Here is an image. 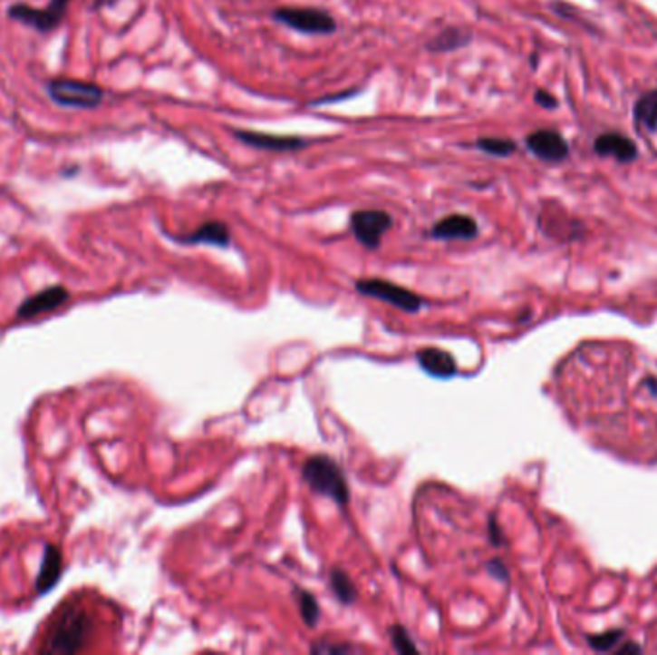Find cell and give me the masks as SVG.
<instances>
[{
	"label": "cell",
	"mask_w": 657,
	"mask_h": 655,
	"mask_svg": "<svg viewBox=\"0 0 657 655\" xmlns=\"http://www.w3.org/2000/svg\"><path fill=\"white\" fill-rule=\"evenodd\" d=\"M92 632V619L77 605L63 608L54 625L48 629L44 642L41 646L43 653H77L82 651Z\"/></svg>",
	"instance_id": "6da1fadb"
},
{
	"label": "cell",
	"mask_w": 657,
	"mask_h": 655,
	"mask_svg": "<svg viewBox=\"0 0 657 655\" xmlns=\"http://www.w3.org/2000/svg\"><path fill=\"white\" fill-rule=\"evenodd\" d=\"M302 477L314 493L331 498L344 507L350 500V488L343 469L329 455H312L302 467Z\"/></svg>",
	"instance_id": "7a4b0ae2"
},
{
	"label": "cell",
	"mask_w": 657,
	"mask_h": 655,
	"mask_svg": "<svg viewBox=\"0 0 657 655\" xmlns=\"http://www.w3.org/2000/svg\"><path fill=\"white\" fill-rule=\"evenodd\" d=\"M274 20L298 33H304V35H331V33L336 31V22L333 15L319 8H277L274 12Z\"/></svg>",
	"instance_id": "3957f363"
},
{
	"label": "cell",
	"mask_w": 657,
	"mask_h": 655,
	"mask_svg": "<svg viewBox=\"0 0 657 655\" xmlns=\"http://www.w3.org/2000/svg\"><path fill=\"white\" fill-rule=\"evenodd\" d=\"M48 96L60 106L66 108H83L92 110L102 103L104 93L99 85L85 83L77 79H53L46 85Z\"/></svg>",
	"instance_id": "277c9868"
},
{
	"label": "cell",
	"mask_w": 657,
	"mask_h": 655,
	"mask_svg": "<svg viewBox=\"0 0 657 655\" xmlns=\"http://www.w3.org/2000/svg\"><path fill=\"white\" fill-rule=\"evenodd\" d=\"M356 290L365 294V297H372V298H377V300H382L387 302L398 309H402V312H408V314H415L420 312L421 306H423V300L418 297V294L400 287L396 283H391V281H384V279H362V281H356Z\"/></svg>",
	"instance_id": "5b68a950"
},
{
	"label": "cell",
	"mask_w": 657,
	"mask_h": 655,
	"mask_svg": "<svg viewBox=\"0 0 657 655\" xmlns=\"http://www.w3.org/2000/svg\"><path fill=\"white\" fill-rule=\"evenodd\" d=\"M392 227V218L382 210H358L350 218V229L356 240L365 249L375 250L381 247L382 237Z\"/></svg>",
	"instance_id": "8992f818"
},
{
	"label": "cell",
	"mask_w": 657,
	"mask_h": 655,
	"mask_svg": "<svg viewBox=\"0 0 657 655\" xmlns=\"http://www.w3.org/2000/svg\"><path fill=\"white\" fill-rule=\"evenodd\" d=\"M72 0H51L46 8H31L27 5H14L8 8V15L15 22H22L27 27H34L39 33H48L60 25L66 15Z\"/></svg>",
	"instance_id": "52a82bcc"
},
{
	"label": "cell",
	"mask_w": 657,
	"mask_h": 655,
	"mask_svg": "<svg viewBox=\"0 0 657 655\" xmlns=\"http://www.w3.org/2000/svg\"><path fill=\"white\" fill-rule=\"evenodd\" d=\"M235 137L240 142H245L246 146H252V149L267 152H295L306 149L310 144L308 139L295 135H274V133H262V131H246V129H237Z\"/></svg>",
	"instance_id": "ba28073f"
},
{
	"label": "cell",
	"mask_w": 657,
	"mask_h": 655,
	"mask_svg": "<svg viewBox=\"0 0 657 655\" xmlns=\"http://www.w3.org/2000/svg\"><path fill=\"white\" fill-rule=\"evenodd\" d=\"M527 149L544 161H564L569 158V142L554 129H538L527 137Z\"/></svg>",
	"instance_id": "9c48e42d"
},
{
	"label": "cell",
	"mask_w": 657,
	"mask_h": 655,
	"mask_svg": "<svg viewBox=\"0 0 657 655\" xmlns=\"http://www.w3.org/2000/svg\"><path fill=\"white\" fill-rule=\"evenodd\" d=\"M68 300H70V292L62 285H54L34 294V297L25 298L15 314H18L20 319H34L41 314L53 312V309L63 306Z\"/></svg>",
	"instance_id": "30bf717a"
},
{
	"label": "cell",
	"mask_w": 657,
	"mask_h": 655,
	"mask_svg": "<svg viewBox=\"0 0 657 655\" xmlns=\"http://www.w3.org/2000/svg\"><path fill=\"white\" fill-rule=\"evenodd\" d=\"M478 235V225L471 216L454 214L437 221L430 229V237L439 240H471Z\"/></svg>",
	"instance_id": "8fae6325"
},
{
	"label": "cell",
	"mask_w": 657,
	"mask_h": 655,
	"mask_svg": "<svg viewBox=\"0 0 657 655\" xmlns=\"http://www.w3.org/2000/svg\"><path fill=\"white\" fill-rule=\"evenodd\" d=\"M594 152L598 156H612L621 163H631L638 158V146L627 135L610 131V133H602L594 141Z\"/></svg>",
	"instance_id": "7c38bea8"
},
{
	"label": "cell",
	"mask_w": 657,
	"mask_h": 655,
	"mask_svg": "<svg viewBox=\"0 0 657 655\" xmlns=\"http://www.w3.org/2000/svg\"><path fill=\"white\" fill-rule=\"evenodd\" d=\"M420 366L437 379H450L458 373V364L450 352L442 348H423L418 352Z\"/></svg>",
	"instance_id": "4fadbf2b"
},
{
	"label": "cell",
	"mask_w": 657,
	"mask_h": 655,
	"mask_svg": "<svg viewBox=\"0 0 657 655\" xmlns=\"http://www.w3.org/2000/svg\"><path fill=\"white\" fill-rule=\"evenodd\" d=\"M178 240L185 244H212V247L226 249L231 244V231L223 221H206L197 231L178 237Z\"/></svg>",
	"instance_id": "5bb4252c"
},
{
	"label": "cell",
	"mask_w": 657,
	"mask_h": 655,
	"mask_svg": "<svg viewBox=\"0 0 657 655\" xmlns=\"http://www.w3.org/2000/svg\"><path fill=\"white\" fill-rule=\"evenodd\" d=\"M62 569H63V563H62L60 548H56L54 544H48L44 548L43 563H41L37 582H35V588H37L39 594H46V592L53 591V588L58 584V581L62 577Z\"/></svg>",
	"instance_id": "9a60e30c"
},
{
	"label": "cell",
	"mask_w": 657,
	"mask_h": 655,
	"mask_svg": "<svg viewBox=\"0 0 657 655\" xmlns=\"http://www.w3.org/2000/svg\"><path fill=\"white\" fill-rule=\"evenodd\" d=\"M634 122L648 133L657 131V91H648L634 104Z\"/></svg>",
	"instance_id": "2e32d148"
},
{
	"label": "cell",
	"mask_w": 657,
	"mask_h": 655,
	"mask_svg": "<svg viewBox=\"0 0 657 655\" xmlns=\"http://www.w3.org/2000/svg\"><path fill=\"white\" fill-rule=\"evenodd\" d=\"M469 41H471V33L469 31L452 27V29H446V31L439 33L435 39L429 41L427 48H429V51H435V53L458 51V48L466 46Z\"/></svg>",
	"instance_id": "e0dca14e"
},
{
	"label": "cell",
	"mask_w": 657,
	"mask_h": 655,
	"mask_svg": "<svg viewBox=\"0 0 657 655\" xmlns=\"http://www.w3.org/2000/svg\"><path fill=\"white\" fill-rule=\"evenodd\" d=\"M329 582H331V591L334 592L336 598H339V601L350 605V603H354L358 600V588H356L354 582H352V579L346 575L343 569L334 567L331 571Z\"/></svg>",
	"instance_id": "ac0fdd59"
},
{
	"label": "cell",
	"mask_w": 657,
	"mask_h": 655,
	"mask_svg": "<svg viewBox=\"0 0 657 655\" xmlns=\"http://www.w3.org/2000/svg\"><path fill=\"white\" fill-rule=\"evenodd\" d=\"M295 598L304 623H306V627H315L319 617H322V610H319L317 600L308 591H302V588L295 591Z\"/></svg>",
	"instance_id": "d6986e66"
},
{
	"label": "cell",
	"mask_w": 657,
	"mask_h": 655,
	"mask_svg": "<svg viewBox=\"0 0 657 655\" xmlns=\"http://www.w3.org/2000/svg\"><path fill=\"white\" fill-rule=\"evenodd\" d=\"M477 149L483 151L490 156L506 158L517 151V144L509 139H498V137H483L477 141Z\"/></svg>",
	"instance_id": "ffe728a7"
},
{
	"label": "cell",
	"mask_w": 657,
	"mask_h": 655,
	"mask_svg": "<svg viewBox=\"0 0 657 655\" xmlns=\"http://www.w3.org/2000/svg\"><path fill=\"white\" fill-rule=\"evenodd\" d=\"M391 640H392L394 650H396V651H400V653H408V651L415 653V651H418V646L413 644L411 636L408 634V631H406L404 627L394 625V627L391 629Z\"/></svg>",
	"instance_id": "44dd1931"
},
{
	"label": "cell",
	"mask_w": 657,
	"mask_h": 655,
	"mask_svg": "<svg viewBox=\"0 0 657 655\" xmlns=\"http://www.w3.org/2000/svg\"><path fill=\"white\" fill-rule=\"evenodd\" d=\"M619 638H623V631H610V632H604L600 636H590L588 644L594 650L610 651L619 642Z\"/></svg>",
	"instance_id": "7402d4cb"
},
{
	"label": "cell",
	"mask_w": 657,
	"mask_h": 655,
	"mask_svg": "<svg viewBox=\"0 0 657 655\" xmlns=\"http://www.w3.org/2000/svg\"><path fill=\"white\" fill-rule=\"evenodd\" d=\"M312 653H324V655H331V653H350V651H358V648L350 646V644H333L329 640H319L310 648Z\"/></svg>",
	"instance_id": "603a6c76"
},
{
	"label": "cell",
	"mask_w": 657,
	"mask_h": 655,
	"mask_svg": "<svg viewBox=\"0 0 657 655\" xmlns=\"http://www.w3.org/2000/svg\"><path fill=\"white\" fill-rule=\"evenodd\" d=\"M535 103L538 106H542V108H546V110L557 108V98L552 93L544 91V89H536V93H535Z\"/></svg>",
	"instance_id": "cb8c5ba5"
},
{
	"label": "cell",
	"mask_w": 657,
	"mask_h": 655,
	"mask_svg": "<svg viewBox=\"0 0 657 655\" xmlns=\"http://www.w3.org/2000/svg\"><path fill=\"white\" fill-rule=\"evenodd\" d=\"M488 571L492 572V575L494 577H498V579H502V581H506L507 579V571L504 569V565H502V562H490V565H488Z\"/></svg>",
	"instance_id": "d4e9b609"
},
{
	"label": "cell",
	"mask_w": 657,
	"mask_h": 655,
	"mask_svg": "<svg viewBox=\"0 0 657 655\" xmlns=\"http://www.w3.org/2000/svg\"><path fill=\"white\" fill-rule=\"evenodd\" d=\"M118 5V0H94V8H106Z\"/></svg>",
	"instance_id": "484cf974"
}]
</instances>
